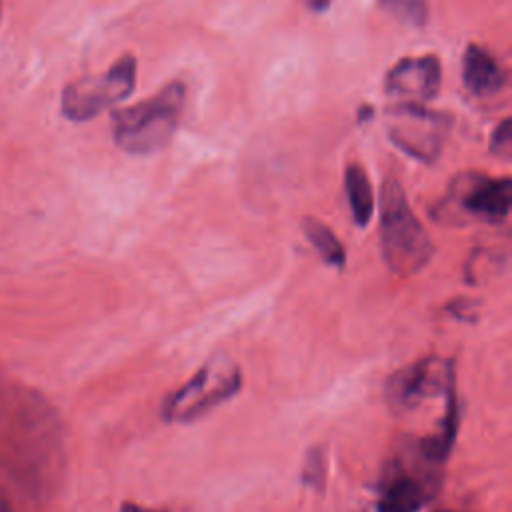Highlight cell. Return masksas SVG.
I'll list each match as a JSON object with an SVG mask.
<instances>
[{
  "label": "cell",
  "mask_w": 512,
  "mask_h": 512,
  "mask_svg": "<svg viewBox=\"0 0 512 512\" xmlns=\"http://www.w3.org/2000/svg\"><path fill=\"white\" fill-rule=\"evenodd\" d=\"M344 190L348 198V206L352 212V220L356 226L364 228L374 212V196L370 188V180L364 172V168L356 162L348 164L346 174H344Z\"/></svg>",
  "instance_id": "12"
},
{
  "label": "cell",
  "mask_w": 512,
  "mask_h": 512,
  "mask_svg": "<svg viewBox=\"0 0 512 512\" xmlns=\"http://www.w3.org/2000/svg\"><path fill=\"white\" fill-rule=\"evenodd\" d=\"M512 148V130H510V118H504L492 132L490 138V152L496 156H510Z\"/></svg>",
  "instance_id": "16"
},
{
  "label": "cell",
  "mask_w": 512,
  "mask_h": 512,
  "mask_svg": "<svg viewBox=\"0 0 512 512\" xmlns=\"http://www.w3.org/2000/svg\"><path fill=\"white\" fill-rule=\"evenodd\" d=\"M302 228H304L306 238L310 240V244L316 248V252L322 256L324 262H328L330 266H338V268L344 266V262H346L344 246L326 224L308 216L302 220Z\"/></svg>",
  "instance_id": "13"
},
{
  "label": "cell",
  "mask_w": 512,
  "mask_h": 512,
  "mask_svg": "<svg viewBox=\"0 0 512 512\" xmlns=\"http://www.w3.org/2000/svg\"><path fill=\"white\" fill-rule=\"evenodd\" d=\"M378 4L408 26H424L428 20V0H378Z\"/></svg>",
  "instance_id": "14"
},
{
  "label": "cell",
  "mask_w": 512,
  "mask_h": 512,
  "mask_svg": "<svg viewBox=\"0 0 512 512\" xmlns=\"http://www.w3.org/2000/svg\"><path fill=\"white\" fill-rule=\"evenodd\" d=\"M120 512H168V510L148 508V506H142V504H136V502H124V504L120 506Z\"/></svg>",
  "instance_id": "17"
},
{
  "label": "cell",
  "mask_w": 512,
  "mask_h": 512,
  "mask_svg": "<svg viewBox=\"0 0 512 512\" xmlns=\"http://www.w3.org/2000/svg\"><path fill=\"white\" fill-rule=\"evenodd\" d=\"M444 396H446V406H444V414L436 434L420 440V452L424 460L430 464H442L450 456L452 444L456 440L458 424H460V406H458L454 384L448 386Z\"/></svg>",
  "instance_id": "11"
},
{
  "label": "cell",
  "mask_w": 512,
  "mask_h": 512,
  "mask_svg": "<svg viewBox=\"0 0 512 512\" xmlns=\"http://www.w3.org/2000/svg\"><path fill=\"white\" fill-rule=\"evenodd\" d=\"M442 78L440 60L434 54L398 60L384 78V92L408 104H424L438 94Z\"/></svg>",
  "instance_id": "8"
},
{
  "label": "cell",
  "mask_w": 512,
  "mask_h": 512,
  "mask_svg": "<svg viewBox=\"0 0 512 512\" xmlns=\"http://www.w3.org/2000/svg\"><path fill=\"white\" fill-rule=\"evenodd\" d=\"M430 500V488L412 474H398L386 482L378 502V512H420Z\"/></svg>",
  "instance_id": "10"
},
{
  "label": "cell",
  "mask_w": 512,
  "mask_h": 512,
  "mask_svg": "<svg viewBox=\"0 0 512 512\" xmlns=\"http://www.w3.org/2000/svg\"><path fill=\"white\" fill-rule=\"evenodd\" d=\"M306 8H310V10H314V12H324L330 4H332V0H300Z\"/></svg>",
  "instance_id": "18"
},
{
  "label": "cell",
  "mask_w": 512,
  "mask_h": 512,
  "mask_svg": "<svg viewBox=\"0 0 512 512\" xmlns=\"http://www.w3.org/2000/svg\"><path fill=\"white\" fill-rule=\"evenodd\" d=\"M462 82L478 98L494 96L506 84V72L482 46L468 44L462 56Z\"/></svg>",
  "instance_id": "9"
},
{
  "label": "cell",
  "mask_w": 512,
  "mask_h": 512,
  "mask_svg": "<svg viewBox=\"0 0 512 512\" xmlns=\"http://www.w3.org/2000/svg\"><path fill=\"white\" fill-rule=\"evenodd\" d=\"M450 118L424 104L396 102L388 108V136L402 152L420 160L434 162L446 142Z\"/></svg>",
  "instance_id": "6"
},
{
  "label": "cell",
  "mask_w": 512,
  "mask_h": 512,
  "mask_svg": "<svg viewBox=\"0 0 512 512\" xmlns=\"http://www.w3.org/2000/svg\"><path fill=\"white\" fill-rule=\"evenodd\" d=\"M186 106V86L168 82L154 96L112 112V136L128 154H152L162 150L174 136Z\"/></svg>",
  "instance_id": "1"
},
{
  "label": "cell",
  "mask_w": 512,
  "mask_h": 512,
  "mask_svg": "<svg viewBox=\"0 0 512 512\" xmlns=\"http://www.w3.org/2000/svg\"><path fill=\"white\" fill-rule=\"evenodd\" d=\"M134 84L136 58L124 54L106 72L98 76H82L66 84L60 98L62 114L72 122H86L130 96Z\"/></svg>",
  "instance_id": "5"
},
{
  "label": "cell",
  "mask_w": 512,
  "mask_h": 512,
  "mask_svg": "<svg viewBox=\"0 0 512 512\" xmlns=\"http://www.w3.org/2000/svg\"><path fill=\"white\" fill-rule=\"evenodd\" d=\"M512 206L510 178H490L482 172L458 174L448 188V194L436 208V218L452 222L478 220L486 224H502Z\"/></svg>",
  "instance_id": "4"
},
{
  "label": "cell",
  "mask_w": 512,
  "mask_h": 512,
  "mask_svg": "<svg viewBox=\"0 0 512 512\" xmlns=\"http://www.w3.org/2000/svg\"><path fill=\"white\" fill-rule=\"evenodd\" d=\"M326 478V456L322 448H312L302 466V482L306 486H312L314 490H320Z\"/></svg>",
  "instance_id": "15"
},
{
  "label": "cell",
  "mask_w": 512,
  "mask_h": 512,
  "mask_svg": "<svg viewBox=\"0 0 512 512\" xmlns=\"http://www.w3.org/2000/svg\"><path fill=\"white\" fill-rule=\"evenodd\" d=\"M0 16H2V0H0Z\"/></svg>",
  "instance_id": "20"
},
{
  "label": "cell",
  "mask_w": 512,
  "mask_h": 512,
  "mask_svg": "<svg viewBox=\"0 0 512 512\" xmlns=\"http://www.w3.org/2000/svg\"><path fill=\"white\" fill-rule=\"evenodd\" d=\"M450 384H454L452 364L438 356H426L390 376L386 382V400L394 410L408 412L426 398L444 394Z\"/></svg>",
  "instance_id": "7"
},
{
  "label": "cell",
  "mask_w": 512,
  "mask_h": 512,
  "mask_svg": "<svg viewBox=\"0 0 512 512\" xmlns=\"http://www.w3.org/2000/svg\"><path fill=\"white\" fill-rule=\"evenodd\" d=\"M240 388L242 372L238 364L224 354H216L164 400L162 418L174 424H190L228 402Z\"/></svg>",
  "instance_id": "3"
},
{
  "label": "cell",
  "mask_w": 512,
  "mask_h": 512,
  "mask_svg": "<svg viewBox=\"0 0 512 512\" xmlns=\"http://www.w3.org/2000/svg\"><path fill=\"white\" fill-rule=\"evenodd\" d=\"M438 512H460V510H438Z\"/></svg>",
  "instance_id": "19"
},
{
  "label": "cell",
  "mask_w": 512,
  "mask_h": 512,
  "mask_svg": "<svg viewBox=\"0 0 512 512\" xmlns=\"http://www.w3.org/2000/svg\"><path fill=\"white\" fill-rule=\"evenodd\" d=\"M380 248L384 262L398 276L420 272L434 252L430 236L410 210L396 178H386L382 184Z\"/></svg>",
  "instance_id": "2"
}]
</instances>
